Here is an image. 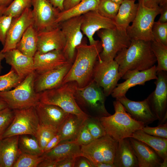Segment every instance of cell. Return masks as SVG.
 <instances>
[{
    "instance_id": "25",
    "label": "cell",
    "mask_w": 167,
    "mask_h": 167,
    "mask_svg": "<svg viewBox=\"0 0 167 167\" xmlns=\"http://www.w3.org/2000/svg\"><path fill=\"white\" fill-rule=\"evenodd\" d=\"M44 159L57 162L65 159L82 156L80 146L75 141L60 142L50 150L41 155Z\"/></svg>"
},
{
    "instance_id": "58",
    "label": "cell",
    "mask_w": 167,
    "mask_h": 167,
    "mask_svg": "<svg viewBox=\"0 0 167 167\" xmlns=\"http://www.w3.org/2000/svg\"><path fill=\"white\" fill-rule=\"evenodd\" d=\"M167 167V159L164 160L161 163L160 167Z\"/></svg>"
},
{
    "instance_id": "10",
    "label": "cell",
    "mask_w": 167,
    "mask_h": 167,
    "mask_svg": "<svg viewBox=\"0 0 167 167\" xmlns=\"http://www.w3.org/2000/svg\"><path fill=\"white\" fill-rule=\"evenodd\" d=\"M13 111V119L0 139L23 135L36 136L39 123L35 107Z\"/></svg>"
},
{
    "instance_id": "28",
    "label": "cell",
    "mask_w": 167,
    "mask_h": 167,
    "mask_svg": "<svg viewBox=\"0 0 167 167\" xmlns=\"http://www.w3.org/2000/svg\"><path fill=\"white\" fill-rule=\"evenodd\" d=\"M88 117L80 116L69 113L58 131L61 141H74Z\"/></svg>"
},
{
    "instance_id": "54",
    "label": "cell",
    "mask_w": 167,
    "mask_h": 167,
    "mask_svg": "<svg viewBox=\"0 0 167 167\" xmlns=\"http://www.w3.org/2000/svg\"><path fill=\"white\" fill-rule=\"evenodd\" d=\"M92 167H115L113 164L107 163H97L92 164Z\"/></svg>"
},
{
    "instance_id": "55",
    "label": "cell",
    "mask_w": 167,
    "mask_h": 167,
    "mask_svg": "<svg viewBox=\"0 0 167 167\" xmlns=\"http://www.w3.org/2000/svg\"><path fill=\"white\" fill-rule=\"evenodd\" d=\"M13 0H0V6H7Z\"/></svg>"
},
{
    "instance_id": "44",
    "label": "cell",
    "mask_w": 167,
    "mask_h": 167,
    "mask_svg": "<svg viewBox=\"0 0 167 167\" xmlns=\"http://www.w3.org/2000/svg\"><path fill=\"white\" fill-rule=\"evenodd\" d=\"M94 140L84 122L74 141L81 146L87 145Z\"/></svg>"
},
{
    "instance_id": "47",
    "label": "cell",
    "mask_w": 167,
    "mask_h": 167,
    "mask_svg": "<svg viewBox=\"0 0 167 167\" xmlns=\"http://www.w3.org/2000/svg\"><path fill=\"white\" fill-rule=\"evenodd\" d=\"M74 167H92L89 160L83 156L76 158Z\"/></svg>"
},
{
    "instance_id": "9",
    "label": "cell",
    "mask_w": 167,
    "mask_h": 167,
    "mask_svg": "<svg viewBox=\"0 0 167 167\" xmlns=\"http://www.w3.org/2000/svg\"><path fill=\"white\" fill-rule=\"evenodd\" d=\"M118 145V142L106 134L80 146L82 156L88 159L92 165L97 163L113 164Z\"/></svg>"
},
{
    "instance_id": "63",
    "label": "cell",
    "mask_w": 167,
    "mask_h": 167,
    "mask_svg": "<svg viewBox=\"0 0 167 167\" xmlns=\"http://www.w3.org/2000/svg\"><path fill=\"white\" fill-rule=\"evenodd\" d=\"M131 0V1H135L136 0Z\"/></svg>"
},
{
    "instance_id": "15",
    "label": "cell",
    "mask_w": 167,
    "mask_h": 167,
    "mask_svg": "<svg viewBox=\"0 0 167 167\" xmlns=\"http://www.w3.org/2000/svg\"><path fill=\"white\" fill-rule=\"evenodd\" d=\"M33 23L32 9L31 8L26 9L19 17L13 18L1 52L4 53L16 48L25 31L30 26L33 25Z\"/></svg>"
},
{
    "instance_id": "20",
    "label": "cell",
    "mask_w": 167,
    "mask_h": 167,
    "mask_svg": "<svg viewBox=\"0 0 167 167\" xmlns=\"http://www.w3.org/2000/svg\"><path fill=\"white\" fill-rule=\"evenodd\" d=\"M37 51L43 54L54 50H63L66 40L59 24L50 30L38 32Z\"/></svg>"
},
{
    "instance_id": "57",
    "label": "cell",
    "mask_w": 167,
    "mask_h": 167,
    "mask_svg": "<svg viewBox=\"0 0 167 167\" xmlns=\"http://www.w3.org/2000/svg\"><path fill=\"white\" fill-rule=\"evenodd\" d=\"M4 54L2 53L1 51H0V73L2 71V65L1 62L4 59Z\"/></svg>"
},
{
    "instance_id": "49",
    "label": "cell",
    "mask_w": 167,
    "mask_h": 167,
    "mask_svg": "<svg viewBox=\"0 0 167 167\" xmlns=\"http://www.w3.org/2000/svg\"><path fill=\"white\" fill-rule=\"evenodd\" d=\"M161 0H142L144 5L149 8H155L159 7Z\"/></svg>"
},
{
    "instance_id": "40",
    "label": "cell",
    "mask_w": 167,
    "mask_h": 167,
    "mask_svg": "<svg viewBox=\"0 0 167 167\" xmlns=\"http://www.w3.org/2000/svg\"><path fill=\"white\" fill-rule=\"evenodd\" d=\"M85 124L94 140L106 135L101 124L100 118L89 116L85 122Z\"/></svg>"
},
{
    "instance_id": "52",
    "label": "cell",
    "mask_w": 167,
    "mask_h": 167,
    "mask_svg": "<svg viewBox=\"0 0 167 167\" xmlns=\"http://www.w3.org/2000/svg\"><path fill=\"white\" fill-rule=\"evenodd\" d=\"M56 162L44 159L39 164L37 167H56Z\"/></svg>"
},
{
    "instance_id": "8",
    "label": "cell",
    "mask_w": 167,
    "mask_h": 167,
    "mask_svg": "<svg viewBox=\"0 0 167 167\" xmlns=\"http://www.w3.org/2000/svg\"><path fill=\"white\" fill-rule=\"evenodd\" d=\"M102 49L97 59L108 62L113 60L118 52L130 46L131 40L126 32L117 27L102 29L97 32Z\"/></svg>"
},
{
    "instance_id": "19",
    "label": "cell",
    "mask_w": 167,
    "mask_h": 167,
    "mask_svg": "<svg viewBox=\"0 0 167 167\" xmlns=\"http://www.w3.org/2000/svg\"><path fill=\"white\" fill-rule=\"evenodd\" d=\"M124 106L127 112L136 121L145 126L157 120L152 112L147 98L143 101L131 100L126 96L116 99Z\"/></svg>"
},
{
    "instance_id": "2",
    "label": "cell",
    "mask_w": 167,
    "mask_h": 167,
    "mask_svg": "<svg viewBox=\"0 0 167 167\" xmlns=\"http://www.w3.org/2000/svg\"><path fill=\"white\" fill-rule=\"evenodd\" d=\"M102 49L101 41L96 45H88L83 41L76 48L75 59L64 77L62 84L76 82L79 87L87 85L92 79L94 68Z\"/></svg>"
},
{
    "instance_id": "6",
    "label": "cell",
    "mask_w": 167,
    "mask_h": 167,
    "mask_svg": "<svg viewBox=\"0 0 167 167\" xmlns=\"http://www.w3.org/2000/svg\"><path fill=\"white\" fill-rule=\"evenodd\" d=\"M75 81L62 84L54 88L39 93L40 102L58 106L68 113L88 117L77 104L75 93L78 87Z\"/></svg>"
},
{
    "instance_id": "59",
    "label": "cell",
    "mask_w": 167,
    "mask_h": 167,
    "mask_svg": "<svg viewBox=\"0 0 167 167\" xmlns=\"http://www.w3.org/2000/svg\"><path fill=\"white\" fill-rule=\"evenodd\" d=\"M166 5H167V0H161L159 6H162Z\"/></svg>"
},
{
    "instance_id": "35",
    "label": "cell",
    "mask_w": 167,
    "mask_h": 167,
    "mask_svg": "<svg viewBox=\"0 0 167 167\" xmlns=\"http://www.w3.org/2000/svg\"><path fill=\"white\" fill-rule=\"evenodd\" d=\"M32 6V0H13L6 7L3 15L13 18L19 17L28 8Z\"/></svg>"
},
{
    "instance_id": "13",
    "label": "cell",
    "mask_w": 167,
    "mask_h": 167,
    "mask_svg": "<svg viewBox=\"0 0 167 167\" xmlns=\"http://www.w3.org/2000/svg\"><path fill=\"white\" fill-rule=\"evenodd\" d=\"M33 26L37 31L51 29L57 27L56 23L60 11L48 0H32Z\"/></svg>"
},
{
    "instance_id": "18",
    "label": "cell",
    "mask_w": 167,
    "mask_h": 167,
    "mask_svg": "<svg viewBox=\"0 0 167 167\" xmlns=\"http://www.w3.org/2000/svg\"><path fill=\"white\" fill-rule=\"evenodd\" d=\"M35 108L39 125L58 131L69 113L58 106L40 102Z\"/></svg>"
},
{
    "instance_id": "12",
    "label": "cell",
    "mask_w": 167,
    "mask_h": 167,
    "mask_svg": "<svg viewBox=\"0 0 167 167\" xmlns=\"http://www.w3.org/2000/svg\"><path fill=\"white\" fill-rule=\"evenodd\" d=\"M121 78L118 65L114 60L108 62L97 59L92 75V79L103 89L106 97L112 93Z\"/></svg>"
},
{
    "instance_id": "50",
    "label": "cell",
    "mask_w": 167,
    "mask_h": 167,
    "mask_svg": "<svg viewBox=\"0 0 167 167\" xmlns=\"http://www.w3.org/2000/svg\"><path fill=\"white\" fill-rule=\"evenodd\" d=\"M160 7L161 15L157 21L161 23H167V5Z\"/></svg>"
},
{
    "instance_id": "51",
    "label": "cell",
    "mask_w": 167,
    "mask_h": 167,
    "mask_svg": "<svg viewBox=\"0 0 167 167\" xmlns=\"http://www.w3.org/2000/svg\"><path fill=\"white\" fill-rule=\"evenodd\" d=\"M82 0H64L63 3V11L66 10L74 6Z\"/></svg>"
},
{
    "instance_id": "5",
    "label": "cell",
    "mask_w": 167,
    "mask_h": 167,
    "mask_svg": "<svg viewBox=\"0 0 167 167\" xmlns=\"http://www.w3.org/2000/svg\"><path fill=\"white\" fill-rule=\"evenodd\" d=\"M35 76L34 71L13 89L0 92V99L13 110L35 107L40 102V94L34 89Z\"/></svg>"
},
{
    "instance_id": "43",
    "label": "cell",
    "mask_w": 167,
    "mask_h": 167,
    "mask_svg": "<svg viewBox=\"0 0 167 167\" xmlns=\"http://www.w3.org/2000/svg\"><path fill=\"white\" fill-rule=\"evenodd\" d=\"M142 130L146 133L156 137L167 139V122L159 124L156 127H150L146 125Z\"/></svg>"
},
{
    "instance_id": "27",
    "label": "cell",
    "mask_w": 167,
    "mask_h": 167,
    "mask_svg": "<svg viewBox=\"0 0 167 167\" xmlns=\"http://www.w3.org/2000/svg\"><path fill=\"white\" fill-rule=\"evenodd\" d=\"M19 135L0 139V163L2 167H12L20 152Z\"/></svg>"
},
{
    "instance_id": "38",
    "label": "cell",
    "mask_w": 167,
    "mask_h": 167,
    "mask_svg": "<svg viewBox=\"0 0 167 167\" xmlns=\"http://www.w3.org/2000/svg\"><path fill=\"white\" fill-rule=\"evenodd\" d=\"M43 159L42 156L20 152L12 167H37L39 164Z\"/></svg>"
},
{
    "instance_id": "41",
    "label": "cell",
    "mask_w": 167,
    "mask_h": 167,
    "mask_svg": "<svg viewBox=\"0 0 167 167\" xmlns=\"http://www.w3.org/2000/svg\"><path fill=\"white\" fill-rule=\"evenodd\" d=\"M152 32L154 41L167 46V23L154 22Z\"/></svg>"
},
{
    "instance_id": "4",
    "label": "cell",
    "mask_w": 167,
    "mask_h": 167,
    "mask_svg": "<svg viewBox=\"0 0 167 167\" xmlns=\"http://www.w3.org/2000/svg\"><path fill=\"white\" fill-rule=\"evenodd\" d=\"M106 97L102 88L93 79L84 87H78L75 93L81 110L90 117L99 118L111 115L105 107Z\"/></svg>"
},
{
    "instance_id": "56",
    "label": "cell",
    "mask_w": 167,
    "mask_h": 167,
    "mask_svg": "<svg viewBox=\"0 0 167 167\" xmlns=\"http://www.w3.org/2000/svg\"><path fill=\"white\" fill-rule=\"evenodd\" d=\"M7 107L6 102L0 99V110H2Z\"/></svg>"
},
{
    "instance_id": "36",
    "label": "cell",
    "mask_w": 167,
    "mask_h": 167,
    "mask_svg": "<svg viewBox=\"0 0 167 167\" xmlns=\"http://www.w3.org/2000/svg\"><path fill=\"white\" fill-rule=\"evenodd\" d=\"M12 68L7 73L0 76V92L12 89L23 80Z\"/></svg>"
},
{
    "instance_id": "34",
    "label": "cell",
    "mask_w": 167,
    "mask_h": 167,
    "mask_svg": "<svg viewBox=\"0 0 167 167\" xmlns=\"http://www.w3.org/2000/svg\"><path fill=\"white\" fill-rule=\"evenodd\" d=\"M151 47L157 62V71H167V46L156 41L151 42Z\"/></svg>"
},
{
    "instance_id": "22",
    "label": "cell",
    "mask_w": 167,
    "mask_h": 167,
    "mask_svg": "<svg viewBox=\"0 0 167 167\" xmlns=\"http://www.w3.org/2000/svg\"><path fill=\"white\" fill-rule=\"evenodd\" d=\"M3 53L6 63L23 79L35 71L33 57L24 54L16 48Z\"/></svg>"
},
{
    "instance_id": "32",
    "label": "cell",
    "mask_w": 167,
    "mask_h": 167,
    "mask_svg": "<svg viewBox=\"0 0 167 167\" xmlns=\"http://www.w3.org/2000/svg\"><path fill=\"white\" fill-rule=\"evenodd\" d=\"M38 32L33 25L26 30L16 48L24 54L33 57L37 51Z\"/></svg>"
},
{
    "instance_id": "33",
    "label": "cell",
    "mask_w": 167,
    "mask_h": 167,
    "mask_svg": "<svg viewBox=\"0 0 167 167\" xmlns=\"http://www.w3.org/2000/svg\"><path fill=\"white\" fill-rule=\"evenodd\" d=\"M18 145L20 152L39 156L44 152L36 136L30 135H19Z\"/></svg>"
},
{
    "instance_id": "24",
    "label": "cell",
    "mask_w": 167,
    "mask_h": 167,
    "mask_svg": "<svg viewBox=\"0 0 167 167\" xmlns=\"http://www.w3.org/2000/svg\"><path fill=\"white\" fill-rule=\"evenodd\" d=\"M137 158L139 167H160L163 160L149 146L135 139L129 138Z\"/></svg>"
},
{
    "instance_id": "48",
    "label": "cell",
    "mask_w": 167,
    "mask_h": 167,
    "mask_svg": "<svg viewBox=\"0 0 167 167\" xmlns=\"http://www.w3.org/2000/svg\"><path fill=\"white\" fill-rule=\"evenodd\" d=\"M76 158L64 159L56 163V167H74Z\"/></svg>"
},
{
    "instance_id": "14",
    "label": "cell",
    "mask_w": 167,
    "mask_h": 167,
    "mask_svg": "<svg viewBox=\"0 0 167 167\" xmlns=\"http://www.w3.org/2000/svg\"><path fill=\"white\" fill-rule=\"evenodd\" d=\"M155 90L147 98L152 112L159 122L167 114V72H157Z\"/></svg>"
},
{
    "instance_id": "45",
    "label": "cell",
    "mask_w": 167,
    "mask_h": 167,
    "mask_svg": "<svg viewBox=\"0 0 167 167\" xmlns=\"http://www.w3.org/2000/svg\"><path fill=\"white\" fill-rule=\"evenodd\" d=\"M13 18L10 16L3 15L0 16V41L3 45L7 32Z\"/></svg>"
},
{
    "instance_id": "11",
    "label": "cell",
    "mask_w": 167,
    "mask_h": 167,
    "mask_svg": "<svg viewBox=\"0 0 167 167\" xmlns=\"http://www.w3.org/2000/svg\"><path fill=\"white\" fill-rule=\"evenodd\" d=\"M82 15L72 18L58 24L64 36L66 44L62 51L68 62L73 63L76 48L83 41L81 29Z\"/></svg>"
},
{
    "instance_id": "30",
    "label": "cell",
    "mask_w": 167,
    "mask_h": 167,
    "mask_svg": "<svg viewBox=\"0 0 167 167\" xmlns=\"http://www.w3.org/2000/svg\"><path fill=\"white\" fill-rule=\"evenodd\" d=\"M146 144L157 153L163 161L167 159V139L148 134L142 130L134 132L131 137Z\"/></svg>"
},
{
    "instance_id": "21",
    "label": "cell",
    "mask_w": 167,
    "mask_h": 167,
    "mask_svg": "<svg viewBox=\"0 0 167 167\" xmlns=\"http://www.w3.org/2000/svg\"><path fill=\"white\" fill-rule=\"evenodd\" d=\"M157 70L155 65L146 70L136 72L128 77L124 82L118 84L111 95L115 98L126 96L128 90L137 85H144L146 82L157 79Z\"/></svg>"
},
{
    "instance_id": "60",
    "label": "cell",
    "mask_w": 167,
    "mask_h": 167,
    "mask_svg": "<svg viewBox=\"0 0 167 167\" xmlns=\"http://www.w3.org/2000/svg\"><path fill=\"white\" fill-rule=\"evenodd\" d=\"M6 6H0V16L3 15V12Z\"/></svg>"
},
{
    "instance_id": "53",
    "label": "cell",
    "mask_w": 167,
    "mask_h": 167,
    "mask_svg": "<svg viewBox=\"0 0 167 167\" xmlns=\"http://www.w3.org/2000/svg\"><path fill=\"white\" fill-rule=\"evenodd\" d=\"M56 8L60 11H63V3L64 0H48Z\"/></svg>"
},
{
    "instance_id": "29",
    "label": "cell",
    "mask_w": 167,
    "mask_h": 167,
    "mask_svg": "<svg viewBox=\"0 0 167 167\" xmlns=\"http://www.w3.org/2000/svg\"><path fill=\"white\" fill-rule=\"evenodd\" d=\"M138 3L130 0H123L120 4L118 12L113 19L116 27L126 31L136 16Z\"/></svg>"
},
{
    "instance_id": "23",
    "label": "cell",
    "mask_w": 167,
    "mask_h": 167,
    "mask_svg": "<svg viewBox=\"0 0 167 167\" xmlns=\"http://www.w3.org/2000/svg\"><path fill=\"white\" fill-rule=\"evenodd\" d=\"M33 60L34 71L36 72L56 69L69 62L61 50H54L43 54L36 52Z\"/></svg>"
},
{
    "instance_id": "61",
    "label": "cell",
    "mask_w": 167,
    "mask_h": 167,
    "mask_svg": "<svg viewBox=\"0 0 167 167\" xmlns=\"http://www.w3.org/2000/svg\"><path fill=\"white\" fill-rule=\"evenodd\" d=\"M110 0L120 5L123 0Z\"/></svg>"
},
{
    "instance_id": "31",
    "label": "cell",
    "mask_w": 167,
    "mask_h": 167,
    "mask_svg": "<svg viewBox=\"0 0 167 167\" xmlns=\"http://www.w3.org/2000/svg\"><path fill=\"white\" fill-rule=\"evenodd\" d=\"M100 0H82L69 9L60 11L56 23L57 24L72 18L83 15L91 11H96Z\"/></svg>"
},
{
    "instance_id": "16",
    "label": "cell",
    "mask_w": 167,
    "mask_h": 167,
    "mask_svg": "<svg viewBox=\"0 0 167 167\" xmlns=\"http://www.w3.org/2000/svg\"><path fill=\"white\" fill-rule=\"evenodd\" d=\"M72 63L69 62L59 68L44 72L35 71L34 87L35 91L40 93L61 85Z\"/></svg>"
},
{
    "instance_id": "37",
    "label": "cell",
    "mask_w": 167,
    "mask_h": 167,
    "mask_svg": "<svg viewBox=\"0 0 167 167\" xmlns=\"http://www.w3.org/2000/svg\"><path fill=\"white\" fill-rule=\"evenodd\" d=\"M120 5L110 0H100L97 11L102 16L113 20Z\"/></svg>"
},
{
    "instance_id": "3",
    "label": "cell",
    "mask_w": 167,
    "mask_h": 167,
    "mask_svg": "<svg viewBox=\"0 0 167 167\" xmlns=\"http://www.w3.org/2000/svg\"><path fill=\"white\" fill-rule=\"evenodd\" d=\"M115 113L112 115L100 118L106 134L118 142L131 137L133 134L145 126L134 119L118 100L113 102Z\"/></svg>"
},
{
    "instance_id": "1",
    "label": "cell",
    "mask_w": 167,
    "mask_h": 167,
    "mask_svg": "<svg viewBox=\"0 0 167 167\" xmlns=\"http://www.w3.org/2000/svg\"><path fill=\"white\" fill-rule=\"evenodd\" d=\"M128 47L118 53L114 60L118 65V71L126 79L133 73L153 66L156 59L151 47V41L131 40Z\"/></svg>"
},
{
    "instance_id": "39",
    "label": "cell",
    "mask_w": 167,
    "mask_h": 167,
    "mask_svg": "<svg viewBox=\"0 0 167 167\" xmlns=\"http://www.w3.org/2000/svg\"><path fill=\"white\" fill-rule=\"evenodd\" d=\"M58 132V131L52 128L39 125L36 132V137L43 152L48 143Z\"/></svg>"
},
{
    "instance_id": "62",
    "label": "cell",
    "mask_w": 167,
    "mask_h": 167,
    "mask_svg": "<svg viewBox=\"0 0 167 167\" xmlns=\"http://www.w3.org/2000/svg\"><path fill=\"white\" fill-rule=\"evenodd\" d=\"M0 167H2V165L0 163Z\"/></svg>"
},
{
    "instance_id": "42",
    "label": "cell",
    "mask_w": 167,
    "mask_h": 167,
    "mask_svg": "<svg viewBox=\"0 0 167 167\" xmlns=\"http://www.w3.org/2000/svg\"><path fill=\"white\" fill-rule=\"evenodd\" d=\"M14 116L13 110L8 107L0 110V137L11 124Z\"/></svg>"
},
{
    "instance_id": "26",
    "label": "cell",
    "mask_w": 167,
    "mask_h": 167,
    "mask_svg": "<svg viewBox=\"0 0 167 167\" xmlns=\"http://www.w3.org/2000/svg\"><path fill=\"white\" fill-rule=\"evenodd\" d=\"M113 164L115 167H139L129 138L118 142Z\"/></svg>"
},
{
    "instance_id": "7",
    "label": "cell",
    "mask_w": 167,
    "mask_h": 167,
    "mask_svg": "<svg viewBox=\"0 0 167 167\" xmlns=\"http://www.w3.org/2000/svg\"><path fill=\"white\" fill-rule=\"evenodd\" d=\"M160 6L150 8L145 6L142 0H139L137 13L131 25L126 32L130 40L154 41L152 28L156 16L160 14Z\"/></svg>"
},
{
    "instance_id": "46",
    "label": "cell",
    "mask_w": 167,
    "mask_h": 167,
    "mask_svg": "<svg viewBox=\"0 0 167 167\" xmlns=\"http://www.w3.org/2000/svg\"><path fill=\"white\" fill-rule=\"evenodd\" d=\"M61 141L60 135L57 133L48 143L44 150V153L52 149Z\"/></svg>"
},
{
    "instance_id": "17",
    "label": "cell",
    "mask_w": 167,
    "mask_h": 167,
    "mask_svg": "<svg viewBox=\"0 0 167 167\" xmlns=\"http://www.w3.org/2000/svg\"><path fill=\"white\" fill-rule=\"evenodd\" d=\"M116 27L113 20L102 16L96 11H91L82 15L81 29L88 37L89 45H96L99 41L94 39L93 36L96 32L102 29Z\"/></svg>"
}]
</instances>
